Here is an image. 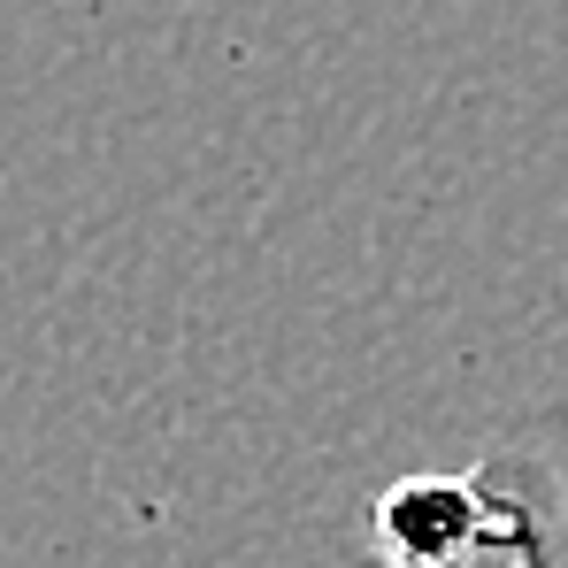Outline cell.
Wrapping results in <instances>:
<instances>
[{"label": "cell", "mask_w": 568, "mask_h": 568, "mask_svg": "<svg viewBox=\"0 0 568 568\" xmlns=\"http://www.w3.org/2000/svg\"><path fill=\"white\" fill-rule=\"evenodd\" d=\"M476 530L438 568H568V407H530L476 446Z\"/></svg>", "instance_id": "1"}, {"label": "cell", "mask_w": 568, "mask_h": 568, "mask_svg": "<svg viewBox=\"0 0 568 568\" xmlns=\"http://www.w3.org/2000/svg\"><path fill=\"white\" fill-rule=\"evenodd\" d=\"M476 476L469 469H415L384 484L369 507V546L384 568H438L476 530Z\"/></svg>", "instance_id": "2"}]
</instances>
